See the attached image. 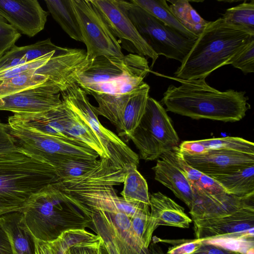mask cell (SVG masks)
<instances>
[{
	"instance_id": "obj_1",
	"label": "cell",
	"mask_w": 254,
	"mask_h": 254,
	"mask_svg": "<svg viewBox=\"0 0 254 254\" xmlns=\"http://www.w3.org/2000/svg\"><path fill=\"white\" fill-rule=\"evenodd\" d=\"M154 73L181 83L169 85L163 93L161 102L167 111L196 120L235 122L242 119L251 108L245 91H220L207 84L204 78L184 80Z\"/></svg>"
},
{
	"instance_id": "obj_2",
	"label": "cell",
	"mask_w": 254,
	"mask_h": 254,
	"mask_svg": "<svg viewBox=\"0 0 254 254\" xmlns=\"http://www.w3.org/2000/svg\"><path fill=\"white\" fill-rule=\"evenodd\" d=\"M150 71L147 59L137 54L100 56L89 60L73 79L99 103L132 94L145 83L143 79Z\"/></svg>"
},
{
	"instance_id": "obj_3",
	"label": "cell",
	"mask_w": 254,
	"mask_h": 254,
	"mask_svg": "<svg viewBox=\"0 0 254 254\" xmlns=\"http://www.w3.org/2000/svg\"><path fill=\"white\" fill-rule=\"evenodd\" d=\"M21 213L32 235L44 242L69 230L93 228L92 211L55 184L31 195Z\"/></svg>"
},
{
	"instance_id": "obj_4",
	"label": "cell",
	"mask_w": 254,
	"mask_h": 254,
	"mask_svg": "<svg viewBox=\"0 0 254 254\" xmlns=\"http://www.w3.org/2000/svg\"><path fill=\"white\" fill-rule=\"evenodd\" d=\"M60 181L53 165L22 148L0 154V217L22 212L31 195Z\"/></svg>"
},
{
	"instance_id": "obj_5",
	"label": "cell",
	"mask_w": 254,
	"mask_h": 254,
	"mask_svg": "<svg viewBox=\"0 0 254 254\" xmlns=\"http://www.w3.org/2000/svg\"><path fill=\"white\" fill-rule=\"evenodd\" d=\"M126 167H117L108 158H100L96 166L84 175L62 179L55 185L92 211L122 212L130 218L149 214L148 205L128 203L116 193L114 186L123 183Z\"/></svg>"
},
{
	"instance_id": "obj_6",
	"label": "cell",
	"mask_w": 254,
	"mask_h": 254,
	"mask_svg": "<svg viewBox=\"0 0 254 254\" xmlns=\"http://www.w3.org/2000/svg\"><path fill=\"white\" fill-rule=\"evenodd\" d=\"M252 35L226 23L221 17L209 21L174 73L184 80L202 79L216 69L231 64Z\"/></svg>"
},
{
	"instance_id": "obj_7",
	"label": "cell",
	"mask_w": 254,
	"mask_h": 254,
	"mask_svg": "<svg viewBox=\"0 0 254 254\" xmlns=\"http://www.w3.org/2000/svg\"><path fill=\"white\" fill-rule=\"evenodd\" d=\"M7 125L18 146L43 159L56 169L65 159L96 160L99 157L97 152L82 142L43 133L30 126L16 114L8 118Z\"/></svg>"
},
{
	"instance_id": "obj_8",
	"label": "cell",
	"mask_w": 254,
	"mask_h": 254,
	"mask_svg": "<svg viewBox=\"0 0 254 254\" xmlns=\"http://www.w3.org/2000/svg\"><path fill=\"white\" fill-rule=\"evenodd\" d=\"M62 101L91 129L112 163L118 168L139 164V156L117 135L99 122L87 94L76 82L61 92Z\"/></svg>"
},
{
	"instance_id": "obj_9",
	"label": "cell",
	"mask_w": 254,
	"mask_h": 254,
	"mask_svg": "<svg viewBox=\"0 0 254 254\" xmlns=\"http://www.w3.org/2000/svg\"><path fill=\"white\" fill-rule=\"evenodd\" d=\"M129 139L138 150L140 158L146 161L158 159L178 146L180 141L166 109L150 97L145 113Z\"/></svg>"
},
{
	"instance_id": "obj_10",
	"label": "cell",
	"mask_w": 254,
	"mask_h": 254,
	"mask_svg": "<svg viewBox=\"0 0 254 254\" xmlns=\"http://www.w3.org/2000/svg\"><path fill=\"white\" fill-rule=\"evenodd\" d=\"M121 1L138 33L157 56L183 61L196 39L184 36L131 0Z\"/></svg>"
},
{
	"instance_id": "obj_11",
	"label": "cell",
	"mask_w": 254,
	"mask_h": 254,
	"mask_svg": "<svg viewBox=\"0 0 254 254\" xmlns=\"http://www.w3.org/2000/svg\"><path fill=\"white\" fill-rule=\"evenodd\" d=\"M86 47L87 59L100 56L123 58L125 55L116 38L90 0H70Z\"/></svg>"
},
{
	"instance_id": "obj_12",
	"label": "cell",
	"mask_w": 254,
	"mask_h": 254,
	"mask_svg": "<svg viewBox=\"0 0 254 254\" xmlns=\"http://www.w3.org/2000/svg\"><path fill=\"white\" fill-rule=\"evenodd\" d=\"M116 37L131 43L137 55L152 60L151 69L159 57L137 32L119 0H90Z\"/></svg>"
},
{
	"instance_id": "obj_13",
	"label": "cell",
	"mask_w": 254,
	"mask_h": 254,
	"mask_svg": "<svg viewBox=\"0 0 254 254\" xmlns=\"http://www.w3.org/2000/svg\"><path fill=\"white\" fill-rule=\"evenodd\" d=\"M195 239L222 237L254 239V206L229 215L193 221Z\"/></svg>"
},
{
	"instance_id": "obj_14",
	"label": "cell",
	"mask_w": 254,
	"mask_h": 254,
	"mask_svg": "<svg viewBox=\"0 0 254 254\" xmlns=\"http://www.w3.org/2000/svg\"><path fill=\"white\" fill-rule=\"evenodd\" d=\"M61 91L58 86L47 82L0 98V110L17 114L45 113L62 103Z\"/></svg>"
},
{
	"instance_id": "obj_15",
	"label": "cell",
	"mask_w": 254,
	"mask_h": 254,
	"mask_svg": "<svg viewBox=\"0 0 254 254\" xmlns=\"http://www.w3.org/2000/svg\"><path fill=\"white\" fill-rule=\"evenodd\" d=\"M193 199L190 209L192 221L222 217L254 206V195L240 197L226 192L210 193L192 187Z\"/></svg>"
},
{
	"instance_id": "obj_16",
	"label": "cell",
	"mask_w": 254,
	"mask_h": 254,
	"mask_svg": "<svg viewBox=\"0 0 254 254\" xmlns=\"http://www.w3.org/2000/svg\"><path fill=\"white\" fill-rule=\"evenodd\" d=\"M48 14L37 0H0V15L30 37L43 30Z\"/></svg>"
},
{
	"instance_id": "obj_17",
	"label": "cell",
	"mask_w": 254,
	"mask_h": 254,
	"mask_svg": "<svg viewBox=\"0 0 254 254\" xmlns=\"http://www.w3.org/2000/svg\"><path fill=\"white\" fill-rule=\"evenodd\" d=\"M184 157L190 166L208 176L226 174L254 165V154L223 149H209L201 155H184Z\"/></svg>"
},
{
	"instance_id": "obj_18",
	"label": "cell",
	"mask_w": 254,
	"mask_h": 254,
	"mask_svg": "<svg viewBox=\"0 0 254 254\" xmlns=\"http://www.w3.org/2000/svg\"><path fill=\"white\" fill-rule=\"evenodd\" d=\"M152 169L155 173V179L171 190L190 208L193 199L192 187L178 167L162 154Z\"/></svg>"
},
{
	"instance_id": "obj_19",
	"label": "cell",
	"mask_w": 254,
	"mask_h": 254,
	"mask_svg": "<svg viewBox=\"0 0 254 254\" xmlns=\"http://www.w3.org/2000/svg\"><path fill=\"white\" fill-rule=\"evenodd\" d=\"M150 216L156 225L187 228L192 222L183 207L160 191L149 195Z\"/></svg>"
},
{
	"instance_id": "obj_20",
	"label": "cell",
	"mask_w": 254,
	"mask_h": 254,
	"mask_svg": "<svg viewBox=\"0 0 254 254\" xmlns=\"http://www.w3.org/2000/svg\"><path fill=\"white\" fill-rule=\"evenodd\" d=\"M0 224L7 234L13 254H35L33 236L21 212L10 213L0 217Z\"/></svg>"
},
{
	"instance_id": "obj_21",
	"label": "cell",
	"mask_w": 254,
	"mask_h": 254,
	"mask_svg": "<svg viewBox=\"0 0 254 254\" xmlns=\"http://www.w3.org/2000/svg\"><path fill=\"white\" fill-rule=\"evenodd\" d=\"M13 114L17 115L30 126L43 133L71 140L64 132L67 107L63 102L59 106L45 113Z\"/></svg>"
},
{
	"instance_id": "obj_22",
	"label": "cell",
	"mask_w": 254,
	"mask_h": 254,
	"mask_svg": "<svg viewBox=\"0 0 254 254\" xmlns=\"http://www.w3.org/2000/svg\"><path fill=\"white\" fill-rule=\"evenodd\" d=\"M100 211L128 254H150L149 248L145 247L135 234L130 217L122 212Z\"/></svg>"
},
{
	"instance_id": "obj_23",
	"label": "cell",
	"mask_w": 254,
	"mask_h": 254,
	"mask_svg": "<svg viewBox=\"0 0 254 254\" xmlns=\"http://www.w3.org/2000/svg\"><path fill=\"white\" fill-rule=\"evenodd\" d=\"M209 176L228 194L240 197L254 195V165L244 166L228 173Z\"/></svg>"
},
{
	"instance_id": "obj_24",
	"label": "cell",
	"mask_w": 254,
	"mask_h": 254,
	"mask_svg": "<svg viewBox=\"0 0 254 254\" xmlns=\"http://www.w3.org/2000/svg\"><path fill=\"white\" fill-rule=\"evenodd\" d=\"M93 238V234L85 229L64 232L57 239L52 242L42 241L33 236L35 254H71V247L90 241Z\"/></svg>"
},
{
	"instance_id": "obj_25",
	"label": "cell",
	"mask_w": 254,
	"mask_h": 254,
	"mask_svg": "<svg viewBox=\"0 0 254 254\" xmlns=\"http://www.w3.org/2000/svg\"><path fill=\"white\" fill-rule=\"evenodd\" d=\"M150 90L147 84L133 94L129 99L125 109L123 117L121 131L120 136L124 137L126 141L139 124L146 109Z\"/></svg>"
},
{
	"instance_id": "obj_26",
	"label": "cell",
	"mask_w": 254,
	"mask_h": 254,
	"mask_svg": "<svg viewBox=\"0 0 254 254\" xmlns=\"http://www.w3.org/2000/svg\"><path fill=\"white\" fill-rule=\"evenodd\" d=\"M66 107L67 117L64 132L67 137L71 140L82 142L97 152L100 158H108L88 125L77 115Z\"/></svg>"
},
{
	"instance_id": "obj_27",
	"label": "cell",
	"mask_w": 254,
	"mask_h": 254,
	"mask_svg": "<svg viewBox=\"0 0 254 254\" xmlns=\"http://www.w3.org/2000/svg\"><path fill=\"white\" fill-rule=\"evenodd\" d=\"M45 2L53 18L64 31L72 39L83 42L70 0H46Z\"/></svg>"
},
{
	"instance_id": "obj_28",
	"label": "cell",
	"mask_w": 254,
	"mask_h": 254,
	"mask_svg": "<svg viewBox=\"0 0 254 254\" xmlns=\"http://www.w3.org/2000/svg\"><path fill=\"white\" fill-rule=\"evenodd\" d=\"M126 170L124 187L121 192L122 197L130 203H144L149 206L147 183L137 170V165H128Z\"/></svg>"
},
{
	"instance_id": "obj_29",
	"label": "cell",
	"mask_w": 254,
	"mask_h": 254,
	"mask_svg": "<svg viewBox=\"0 0 254 254\" xmlns=\"http://www.w3.org/2000/svg\"><path fill=\"white\" fill-rule=\"evenodd\" d=\"M171 12L189 31L197 37L201 34L209 22L197 12L187 0H168Z\"/></svg>"
},
{
	"instance_id": "obj_30",
	"label": "cell",
	"mask_w": 254,
	"mask_h": 254,
	"mask_svg": "<svg viewBox=\"0 0 254 254\" xmlns=\"http://www.w3.org/2000/svg\"><path fill=\"white\" fill-rule=\"evenodd\" d=\"M149 14L161 20L166 25L176 30L184 36L196 39L197 37L184 28L176 19L165 0H131Z\"/></svg>"
},
{
	"instance_id": "obj_31",
	"label": "cell",
	"mask_w": 254,
	"mask_h": 254,
	"mask_svg": "<svg viewBox=\"0 0 254 254\" xmlns=\"http://www.w3.org/2000/svg\"><path fill=\"white\" fill-rule=\"evenodd\" d=\"M92 230L102 239L108 254H128L100 211H92Z\"/></svg>"
},
{
	"instance_id": "obj_32",
	"label": "cell",
	"mask_w": 254,
	"mask_h": 254,
	"mask_svg": "<svg viewBox=\"0 0 254 254\" xmlns=\"http://www.w3.org/2000/svg\"><path fill=\"white\" fill-rule=\"evenodd\" d=\"M228 24L254 35V0L228 8L221 17Z\"/></svg>"
},
{
	"instance_id": "obj_33",
	"label": "cell",
	"mask_w": 254,
	"mask_h": 254,
	"mask_svg": "<svg viewBox=\"0 0 254 254\" xmlns=\"http://www.w3.org/2000/svg\"><path fill=\"white\" fill-rule=\"evenodd\" d=\"M47 82L51 81L46 76L36 74H25L2 80L0 84V98Z\"/></svg>"
},
{
	"instance_id": "obj_34",
	"label": "cell",
	"mask_w": 254,
	"mask_h": 254,
	"mask_svg": "<svg viewBox=\"0 0 254 254\" xmlns=\"http://www.w3.org/2000/svg\"><path fill=\"white\" fill-rule=\"evenodd\" d=\"M208 150L223 149L254 154V143L238 137H225L199 140Z\"/></svg>"
},
{
	"instance_id": "obj_35",
	"label": "cell",
	"mask_w": 254,
	"mask_h": 254,
	"mask_svg": "<svg viewBox=\"0 0 254 254\" xmlns=\"http://www.w3.org/2000/svg\"><path fill=\"white\" fill-rule=\"evenodd\" d=\"M99 160L68 159L62 161L56 167L60 180L78 177L86 174L96 166Z\"/></svg>"
},
{
	"instance_id": "obj_36",
	"label": "cell",
	"mask_w": 254,
	"mask_h": 254,
	"mask_svg": "<svg viewBox=\"0 0 254 254\" xmlns=\"http://www.w3.org/2000/svg\"><path fill=\"white\" fill-rule=\"evenodd\" d=\"M132 229L139 239L149 248L152 236L158 227L150 214H142L130 218Z\"/></svg>"
},
{
	"instance_id": "obj_37",
	"label": "cell",
	"mask_w": 254,
	"mask_h": 254,
	"mask_svg": "<svg viewBox=\"0 0 254 254\" xmlns=\"http://www.w3.org/2000/svg\"><path fill=\"white\" fill-rule=\"evenodd\" d=\"M163 155L182 172L190 182L191 187L199 181L202 173L187 162L178 146L173 148Z\"/></svg>"
},
{
	"instance_id": "obj_38",
	"label": "cell",
	"mask_w": 254,
	"mask_h": 254,
	"mask_svg": "<svg viewBox=\"0 0 254 254\" xmlns=\"http://www.w3.org/2000/svg\"><path fill=\"white\" fill-rule=\"evenodd\" d=\"M56 52H52L31 62L0 72V80L25 74H34L35 70L46 64Z\"/></svg>"
},
{
	"instance_id": "obj_39",
	"label": "cell",
	"mask_w": 254,
	"mask_h": 254,
	"mask_svg": "<svg viewBox=\"0 0 254 254\" xmlns=\"http://www.w3.org/2000/svg\"><path fill=\"white\" fill-rule=\"evenodd\" d=\"M231 64L245 74L254 72V36L234 58Z\"/></svg>"
},
{
	"instance_id": "obj_40",
	"label": "cell",
	"mask_w": 254,
	"mask_h": 254,
	"mask_svg": "<svg viewBox=\"0 0 254 254\" xmlns=\"http://www.w3.org/2000/svg\"><path fill=\"white\" fill-rule=\"evenodd\" d=\"M63 47L53 44L50 38L35 44L21 47L24 58L27 63L39 59L52 52L60 50Z\"/></svg>"
},
{
	"instance_id": "obj_41",
	"label": "cell",
	"mask_w": 254,
	"mask_h": 254,
	"mask_svg": "<svg viewBox=\"0 0 254 254\" xmlns=\"http://www.w3.org/2000/svg\"><path fill=\"white\" fill-rule=\"evenodd\" d=\"M154 242H163L171 245L166 254H192L202 243L201 239L166 240L154 238Z\"/></svg>"
},
{
	"instance_id": "obj_42",
	"label": "cell",
	"mask_w": 254,
	"mask_h": 254,
	"mask_svg": "<svg viewBox=\"0 0 254 254\" xmlns=\"http://www.w3.org/2000/svg\"><path fill=\"white\" fill-rule=\"evenodd\" d=\"M21 34L0 15V57L15 46Z\"/></svg>"
},
{
	"instance_id": "obj_43",
	"label": "cell",
	"mask_w": 254,
	"mask_h": 254,
	"mask_svg": "<svg viewBox=\"0 0 254 254\" xmlns=\"http://www.w3.org/2000/svg\"><path fill=\"white\" fill-rule=\"evenodd\" d=\"M26 63L21 47L15 45L0 57V72Z\"/></svg>"
},
{
	"instance_id": "obj_44",
	"label": "cell",
	"mask_w": 254,
	"mask_h": 254,
	"mask_svg": "<svg viewBox=\"0 0 254 254\" xmlns=\"http://www.w3.org/2000/svg\"><path fill=\"white\" fill-rule=\"evenodd\" d=\"M15 138L9 133L7 124L0 121V154L21 150Z\"/></svg>"
},
{
	"instance_id": "obj_45",
	"label": "cell",
	"mask_w": 254,
	"mask_h": 254,
	"mask_svg": "<svg viewBox=\"0 0 254 254\" xmlns=\"http://www.w3.org/2000/svg\"><path fill=\"white\" fill-rule=\"evenodd\" d=\"M105 247L102 239L84 242L72 246L71 254H104Z\"/></svg>"
},
{
	"instance_id": "obj_46",
	"label": "cell",
	"mask_w": 254,
	"mask_h": 254,
	"mask_svg": "<svg viewBox=\"0 0 254 254\" xmlns=\"http://www.w3.org/2000/svg\"><path fill=\"white\" fill-rule=\"evenodd\" d=\"M196 187L204 191L212 194L226 192L223 187L213 178L202 174L199 181L192 187Z\"/></svg>"
},
{
	"instance_id": "obj_47",
	"label": "cell",
	"mask_w": 254,
	"mask_h": 254,
	"mask_svg": "<svg viewBox=\"0 0 254 254\" xmlns=\"http://www.w3.org/2000/svg\"><path fill=\"white\" fill-rule=\"evenodd\" d=\"M178 147L184 155L189 156L201 155L208 150L199 140L184 141Z\"/></svg>"
},
{
	"instance_id": "obj_48",
	"label": "cell",
	"mask_w": 254,
	"mask_h": 254,
	"mask_svg": "<svg viewBox=\"0 0 254 254\" xmlns=\"http://www.w3.org/2000/svg\"><path fill=\"white\" fill-rule=\"evenodd\" d=\"M192 254H242L218 246L202 241L197 250Z\"/></svg>"
},
{
	"instance_id": "obj_49",
	"label": "cell",
	"mask_w": 254,
	"mask_h": 254,
	"mask_svg": "<svg viewBox=\"0 0 254 254\" xmlns=\"http://www.w3.org/2000/svg\"><path fill=\"white\" fill-rule=\"evenodd\" d=\"M0 254H13L7 234L0 224Z\"/></svg>"
},
{
	"instance_id": "obj_50",
	"label": "cell",
	"mask_w": 254,
	"mask_h": 254,
	"mask_svg": "<svg viewBox=\"0 0 254 254\" xmlns=\"http://www.w3.org/2000/svg\"><path fill=\"white\" fill-rule=\"evenodd\" d=\"M149 250L150 254H166L162 252L160 248L154 246L153 244L149 246Z\"/></svg>"
},
{
	"instance_id": "obj_51",
	"label": "cell",
	"mask_w": 254,
	"mask_h": 254,
	"mask_svg": "<svg viewBox=\"0 0 254 254\" xmlns=\"http://www.w3.org/2000/svg\"><path fill=\"white\" fill-rule=\"evenodd\" d=\"M246 254H254V247L250 248L246 253Z\"/></svg>"
},
{
	"instance_id": "obj_52",
	"label": "cell",
	"mask_w": 254,
	"mask_h": 254,
	"mask_svg": "<svg viewBox=\"0 0 254 254\" xmlns=\"http://www.w3.org/2000/svg\"><path fill=\"white\" fill-rule=\"evenodd\" d=\"M104 254H108L107 252V251H106V249H105V248L104 249Z\"/></svg>"
}]
</instances>
